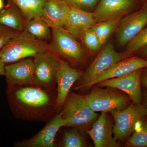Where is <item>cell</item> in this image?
<instances>
[{
	"mask_svg": "<svg viewBox=\"0 0 147 147\" xmlns=\"http://www.w3.org/2000/svg\"><path fill=\"white\" fill-rule=\"evenodd\" d=\"M7 98L11 112L16 119L47 123L59 113L57 87L36 84L7 85Z\"/></svg>",
	"mask_w": 147,
	"mask_h": 147,
	"instance_id": "cell-1",
	"label": "cell"
},
{
	"mask_svg": "<svg viewBox=\"0 0 147 147\" xmlns=\"http://www.w3.org/2000/svg\"><path fill=\"white\" fill-rule=\"evenodd\" d=\"M59 113L64 122V127H74L86 132L99 115L90 107L85 95L71 90Z\"/></svg>",
	"mask_w": 147,
	"mask_h": 147,
	"instance_id": "cell-2",
	"label": "cell"
},
{
	"mask_svg": "<svg viewBox=\"0 0 147 147\" xmlns=\"http://www.w3.org/2000/svg\"><path fill=\"white\" fill-rule=\"evenodd\" d=\"M49 50L46 41L35 38L23 31L0 51V60L5 65L34 58Z\"/></svg>",
	"mask_w": 147,
	"mask_h": 147,
	"instance_id": "cell-3",
	"label": "cell"
},
{
	"mask_svg": "<svg viewBox=\"0 0 147 147\" xmlns=\"http://www.w3.org/2000/svg\"><path fill=\"white\" fill-rule=\"evenodd\" d=\"M53 29L49 50L70 64L82 65L85 62V53L76 38L64 27Z\"/></svg>",
	"mask_w": 147,
	"mask_h": 147,
	"instance_id": "cell-4",
	"label": "cell"
},
{
	"mask_svg": "<svg viewBox=\"0 0 147 147\" xmlns=\"http://www.w3.org/2000/svg\"><path fill=\"white\" fill-rule=\"evenodd\" d=\"M88 104L95 112H111L122 110L132 102L125 93L117 89L107 87L102 89L96 87L85 95Z\"/></svg>",
	"mask_w": 147,
	"mask_h": 147,
	"instance_id": "cell-5",
	"label": "cell"
},
{
	"mask_svg": "<svg viewBox=\"0 0 147 147\" xmlns=\"http://www.w3.org/2000/svg\"><path fill=\"white\" fill-rule=\"evenodd\" d=\"M125 58L123 54L116 51L113 44L110 42L106 44L84 72L81 79L74 85L73 89L76 91H84L87 86L98 76Z\"/></svg>",
	"mask_w": 147,
	"mask_h": 147,
	"instance_id": "cell-6",
	"label": "cell"
},
{
	"mask_svg": "<svg viewBox=\"0 0 147 147\" xmlns=\"http://www.w3.org/2000/svg\"><path fill=\"white\" fill-rule=\"evenodd\" d=\"M114 120L113 134L118 142H124L130 137L138 121L146 119V107L132 102L123 110L110 112Z\"/></svg>",
	"mask_w": 147,
	"mask_h": 147,
	"instance_id": "cell-7",
	"label": "cell"
},
{
	"mask_svg": "<svg viewBox=\"0 0 147 147\" xmlns=\"http://www.w3.org/2000/svg\"><path fill=\"white\" fill-rule=\"evenodd\" d=\"M33 59L35 84L47 88L57 87L59 57L49 50L37 55Z\"/></svg>",
	"mask_w": 147,
	"mask_h": 147,
	"instance_id": "cell-8",
	"label": "cell"
},
{
	"mask_svg": "<svg viewBox=\"0 0 147 147\" xmlns=\"http://www.w3.org/2000/svg\"><path fill=\"white\" fill-rule=\"evenodd\" d=\"M84 71L72 67L67 61L59 57L57 75V105L60 112L72 87L82 78Z\"/></svg>",
	"mask_w": 147,
	"mask_h": 147,
	"instance_id": "cell-9",
	"label": "cell"
},
{
	"mask_svg": "<svg viewBox=\"0 0 147 147\" xmlns=\"http://www.w3.org/2000/svg\"><path fill=\"white\" fill-rule=\"evenodd\" d=\"M59 113L46 123V125L35 135L28 139L15 142V147H55L56 138L61 128L64 127Z\"/></svg>",
	"mask_w": 147,
	"mask_h": 147,
	"instance_id": "cell-10",
	"label": "cell"
},
{
	"mask_svg": "<svg viewBox=\"0 0 147 147\" xmlns=\"http://www.w3.org/2000/svg\"><path fill=\"white\" fill-rule=\"evenodd\" d=\"M142 69H138L124 76L104 80L96 84L98 87L117 89L125 93L132 102L141 104L142 96L141 89Z\"/></svg>",
	"mask_w": 147,
	"mask_h": 147,
	"instance_id": "cell-11",
	"label": "cell"
},
{
	"mask_svg": "<svg viewBox=\"0 0 147 147\" xmlns=\"http://www.w3.org/2000/svg\"><path fill=\"white\" fill-rule=\"evenodd\" d=\"M147 26V6L121 20L117 32L119 45L125 46Z\"/></svg>",
	"mask_w": 147,
	"mask_h": 147,
	"instance_id": "cell-12",
	"label": "cell"
},
{
	"mask_svg": "<svg viewBox=\"0 0 147 147\" xmlns=\"http://www.w3.org/2000/svg\"><path fill=\"white\" fill-rule=\"evenodd\" d=\"M108 112H102L87 134L95 147H118V141L113 134V125Z\"/></svg>",
	"mask_w": 147,
	"mask_h": 147,
	"instance_id": "cell-13",
	"label": "cell"
},
{
	"mask_svg": "<svg viewBox=\"0 0 147 147\" xmlns=\"http://www.w3.org/2000/svg\"><path fill=\"white\" fill-rule=\"evenodd\" d=\"M134 5V0H100L93 12L96 23L121 18Z\"/></svg>",
	"mask_w": 147,
	"mask_h": 147,
	"instance_id": "cell-14",
	"label": "cell"
},
{
	"mask_svg": "<svg viewBox=\"0 0 147 147\" xmlns=\"http://www.w3.org/2000/svg\"><path fill=\"white\" fill-rule=\"evenodd\" d=\"M5 71L7 85H23L34 83V64L32 58L5 65Z\"/></svg>",
	"mask_w": 147,
	"mask_h": 147,
	"instance_id": "cell-15",
	"label": "cell"
},
{
	"mask_svg": "<svg viewBox=\"0 0 147 147\" xmlns=\"http://www.w3.org/2000/svg\"><path fill=\"white\" fill-rule=\"evenodd\" d=\"M147 67V60L143 58L134 57L122 60L114 64L98 76L87 86L86 90L104 80L121 77L135 70Z\"/></svg>",
	"mask_w": 147,
	"mask_h": 147,
	"instance_id": "cell-16",
	"label": "cell"
},
{
	"mask_svg": "<svg viewBox=\"0 0 147 147\" xmlns=\"http://www.w3.org/2000/svg\"><path fill=\"white\" fill-rule=\"evenodd\" d=\"M69 10V5L62 0H46L41 17L52 28L64 27Z\"/></svg>",
	"mask_w": 147,
	"mask_h": 147,
	"instance_id": "cell-17",
	"label": "cell"
},
{
	"mask_svg": "<svg viewBox=\"0 0 147 147\" xmlns=\"http://www.w3.org/2000/svg\"><path fill=\"white\" fill-rule=\"evenodd\" d=\"M95 24L93 12L69 5L67 21L64 28L78 38L82 32Z\"/></svg>",
	"mask_w": 147,
	"mask_h": 147,
	"instance_id": "cell-18",
	"label": "cell"
},
{
	"mask_svg": "<svg viewBox=\"0 0 147 147\" xmlns=\"http://www.w3.org/2000/svg\"><path fill=\"white\" fill-rule=\"evenodd\" d=\"M26 20L22 12L12 0L0 12V24L19 32H23Z\"/></svg>",
	"mask_w": 147,
	"mask_h": 147,
	"instance_id": "cell-19",
	"label": "cell"
},
{
	"mask_svg": "<svg viewBox=\"0 0 147 147\" xmlns=\"http://www.w3.org/2000/svg\"><path fill=\"white\" fill-rule=\"evenodd\" d=\"M60 139H56L55 147H86L88 146L86 131L74 127H66Z\"/></svg>",
	"mask_w": 147,
	"mask_h": 147,
	"instance_id": "cell-20",
	"label": "cell"
},
{
	"mask_svg": "<svg viewBox=\"0 0 147 147\" xmlns=\"http://www.w3.org/2000/svg\"><path fill=\"white\" fill-rule=\"evenodd\" d=\"M50 28L41 16H37L26 21L24 31L36 39L46 41L51 38Z\"/></svg>",
	"mask_w": 147,
	"mask_h": 147,
	"instance_id": "cell-21",
	"label": "cell"
},
{
	"mask_svg": "<svg viewBox=\"0 0 147 147\" xmlns=\"http://www.w3.org/2000/svg\"><path fill=\"white\" fill-rule=\"evenodd\" d=\"M46 0H12L17 5L26 21L41 16Z\"/></svg>",
	"mask_w": 147,
	"mask_h": 147,
	"instance_id": "cell-22",
	"label": "cell"
},
{
	"mask_svg": "<svg viewBox=\"0 0 147 147\" xmlns=\"http://www.w3.org/2000/svg\"><path fill=\"white\" fill-rule=\"evenodd\" d=\"M146 119L138 121L134 131L124 146L127 147H147V121Z\"/></svg>",
	"mask_w": 147,
	"mask_h": 147,
	"instance_id": "cell-23",
	"label": "cell"
},
{
	"mask_svg": "<svg viewBox=\"0 0 147 147\" xmlns=\"http://www.w3.org/2000/svg\"><path fill=\"white\" fill-rule=\"evenodd\" d=\"M121 18L96 23L91 28L97 36L100 44L102 45L107 41L111 34L118 26Z\"/></svg>",
	"mask_w": 147,
	"mask_h": 147,
	"instance_id": "cell-24",
	"label": "cell"
},
{
	"mask_svg": "<svg viewBox=\"0 0 147 147\" xmlns=\"http://www.w3.org/2000/svg\"><path fill=\"white\" fill-rule=\"evenodd\" d=\"M147 45V26L125 46L123 55L125 57L134 55Z\"/></svg>",
	"mask_w": 147,
	"mask_h": 147,
	"instance_id": "cell-25",
	"label": "cell"
},
{
	"mask_svg": "<svg viewBox=\"0 0 147 147\" xmlns=\"http://www.w3.org/2000/svg\"><path fill=\"white\" fill-rule=\"evenodd\" d=\"M79 38L91 52H97L102 46L97 36L91 27L82 32Z\"/></svg>",
	"mask_w": 147,
	"mask_h": 147,
	"instance_id": "cell-26",
	"label": "cell"
},
{
	"mask_svg": "<svg viewBox=\"0 0 147 147\" xmlns=\"http://www.w3.org/2000/svg\"><path fill=\"white\" fill-rule=\"evenodd\" d=\"M20 32L0 24V51Z\"/></svg>",
	"mask_w": 147,
	"mask_h": 147,
	"instance_id": "cell-27",
	"label": "cell"
},
{
	"mask_svg": "<svg viewBox=\"0 0 147 147\" xmlns=\"http://www.w3.org/2000/svg\"><path fill=\"white\" fill-rule=\"evenodd\" d=\"M69 5L86 11L97 5L98 0H62Z\"/></svg>",
	"mask_w": 147,
	"mask_h": 147,
	"instance_id": "cell-28",
	"label": "cell"
},
{
	"mask_svg": "<svg viewBox=\"0 0 147 147\" xmlns=\"http://www.w3.org/2000/svg\"><path fill=\"white\" fill-rule=\"evenodd\" d=\"M141 83L147 88V69L142 71L141 79Z\"/></svg>",
	"mask_w": 147,
	"mask_h": 147,
	"instance_id": "cell-29",
	"label": "cell"
},
{
	"mask_svg": "<svg viewBox=\"0 0 147 147\" xmlns=\"http://www.w3.org/2000/svg\"><path fill=\"white\" fill-rule=\"evenodd\" d=\"M5 65L0 60V76H5Z\"/></svg>",
	"mask_w": 147,
	"mask_h": 147,
	"instance_id": "cell-30",
	"label": "cell"
},
{
	"mask_svg": "<svg viewBox=\"0 0 147 147\" xmlns=\"http://www.w3.org/2000/svg\"><path fill=\"white\" fill-rule=\"evenodd\" d=\"M140 51H142V54L146 58V59L147 60V45L144 47V48H142Z\"/></svg>",
	"mask_w": 147,
	"mask_h": 147,
	"instance_id": "cell-31",
	"label": "cell"
},
{
	"mask_svg": "<svg viewBox=\"0 0 147 147\" xmlns=\"http://www.w3.org/2000/svg\"><path fill=\"white\" fill-rule=\"evenodd\" d=\"M144 101L145 105L147 108V92L145 93L144 95Z\"/></svg>",
	"mask_w": 147,
	"mask_h": 147,
	"instance_id": "cell-32",
	"label": "cell"
},
{
	"mask_svg": "<svg viewBox=\"0 0 147 147\" xmlns=\"http://www.w3.org/2000/svg\"><path fill=\"white\" fill-rule=\"evenodd\" d=\"M3 7V0H0V10Z\"/></svg>",
	"mask_w": 147,
	"mask_h": 147,
	"instance_id": "cell-33",
	"label": "cell"
}]
</instances>
